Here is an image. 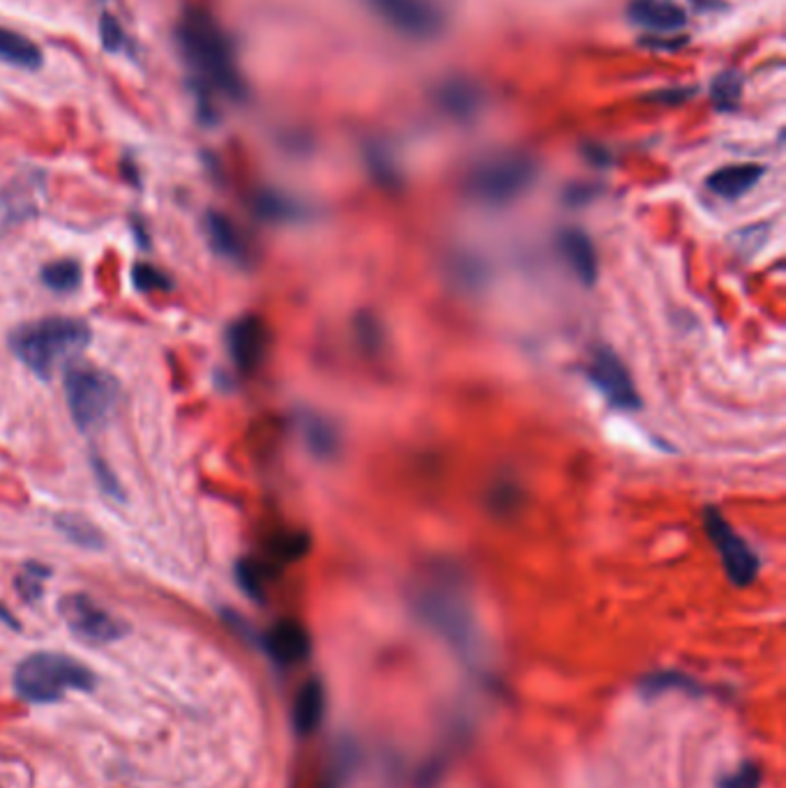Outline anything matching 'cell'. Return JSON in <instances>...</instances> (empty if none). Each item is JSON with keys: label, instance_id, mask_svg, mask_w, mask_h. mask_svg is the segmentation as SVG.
I'll return each instance as SVG.
<instances>
[{"label": "cell", "instance_id": "cell-1", "mask_svg": "<svg viewBox=\"0 0 786 788\" xmlns=\"http://www.w3.org/2000/svg\"><path fill=\"white\" fill-rule=\"evenodd\" d=\"M178 42L190 67L199 74L203 90L217 88L229 99H245L247 86L235 51L217 21L205 10L192 8L178 23Z\"/></svg>", "mask_w": 786, "mask_h": 788}, {"label": "cell", "instance_id": "cell-2", "mask_svg": "<svg viewBox=\"0 0 786 788\" xmlns=\"http://www.w3.org/2000/svg\"><path fill=\"white\" fill-rule=\"evenodd\" d=\"M91 337L93 332L82 319L46 317L12 330L10 349L38 379L51 381L63 362L88 349Z\"/></svg>", "mask_w": 786, "mask_h": 788}, {"label": "cell", "instance_id": "cell-3", "mask_svg": "<svg viewBox=\"0 0 786 788\" xmlns=\"http://www.w3.org/2000/svg\"><path fill=\"white\" fill-rule=\"evenodd\" d=\"M14 692L25 703H56L67 692H91L97 685L95 673L63 652H33L21 660L12 678Z\"/></svg>", "mask_w": 786, "mask_h": 788}, {"label": "cell", "instance_id": "cell-4", "mask_svg": "<svg viewBox=\"0 0 786 788\" xmlns=\"http://www.w3.org/2000/svg\"><path fill=\"white\" fill-rule=\"evenodd\" d=\"M65 400L74 425L91 434L111 419L120 400V385L95 364L72 362L65 370Z\"/></svg>", "mask_w": 786, "mask_h": 788}, {"label": "cell", "instance_id": "cell-5", "mask_svg": "<svg viewBox=\"0 0 786 788\" xmlns=\"http://www.w3.org/2000/svg\"><path fill=\"white\" fill-rule=\"evenodd\" d=\"M415 604L421 616L453 646L466 648L474 641V616L455 572L443 574L436 569L429 576V584L417 590Z\"/></svg>", "mask_w": 786, "mask_h": 788}, {"label": "cell", "instance_id": "cell-6", "mask_svg": "<svg viewBox=\"0 0 786 788\" xmlns=\"http://www.w3.org/2000/svg\"><path fill=\"white\" fill-rule=\"evenodd\" d=\"M538 175V167L531 157L521 152L493 155L480 162L468 175L466 188L470 196L489 203L503 205L527 192Z\"/></svg>", "mask_w": 786, "mask_h": 788}, {"label": "cell", "instance_id": "cell-7", "mask_svg": "<svg viewBox=\"0 0 786 788\" xmlns=\"http://www.w3.org/2000/svg\"><path fill=\"white\" fill-rule=\"evenodd\" d=\"M59 614L70 632L91 646H107L127 637L129 625L86 593H70L59 601Z\"/></svg>", "mask_w": 786, "mask_h": 788}, {"label": "cell", "instance_id": "cell-8", "mask_svg": "<svg viewBox=\"0 0 786 788\" xmlns=\"http://www.w3.org/2000/svg\"><path fill=\"white\" fill-rule=\"evenodd\" d=\"M374 14L408 40H434L445 31V10L438 0H367Z\"/></svg>", "mask_w": 786, "mask_h": 788}, {"label": "cell", "instance_id": "cell-9", "mask_svg": "<svg viewBox=\"0 0 786 788\" xmlns=\"http://www.w3.org/2000/svg\"><path fill=\"white\" fill-rule=\"evenodd\" d=\"M703 529L705 535H709V540L713 542V546L718 549L729 582L739 588L754 584V579L758 576V558L752 546L731 529L720 510L715 508L705 510Z\"/></svg>", "mask_w": 786, "mask_h": 788}, {"label": "cell", "instance_id": "cell-10", "mask_svg": "<svg viewBox=\"0 0 786 788\" xmlns=\"http://www.w3.org/2000/svg\"><path fill=\"white\" fill-rule=\"evenodd\" d=\"M586 374L593 381V385L605 394L609 404L623 411H637L641 406L639 390L630 376V372L625 370V364L616 353L609 349H597L586 366Z\"/></svg>", "mask_w": 786, "mask_h": 788}, {"label": "cell", "instance_id": "cell-11", "mask_svg": "<svg viewBox=\"0 0 786 788\" xmlns=\"http://www.w3.org/2000/svg\"><path fill=\"white\" fill-rule=\"evenodd\" d=\"M226 349L243 374H254L270 349V330L256 313H245L226 328Z\"/></svg>", "mask_w": 786, "mask_h": 788}, {"label": "cell", "instance_id": "cell-12", "mask_svg": "<svg viewBox=\"0 0 786 788\" xmlns=\"http://www.w3.org/2000/svg\"><path fill=\"white\" fill-rule=\"evenodd\" d=\"M203 233L208 245H211L217 256L235 263V266L241 268L252 263L249 241L231 217L217 213V210H211V213H205L203 217Z\"/></svg>", "mask_w": 786, "mask_h": 788}, {"label": "cell", "instance_id": "cell-13", "mask_svg": "<svg viewBox=\"0 0 786 788\" xmlns=\"http://www.w3.org/2000/svg\"><path fill=\"white\" fill-rule=\"evenodd\" d=\"M264 648L279 664H298L309 654V635L296 620H279L264 635Z\"/></svg>", "mask_w": 786, "mask_h": 788}, {"label": "cell", "instance_id": "cell-14", "mask_svg": "<svg viewBox=\"0 0 786 788\" xmlns=\"http://www.w3.org/2000/svg\"><path fill=\"white\" fill-rule=\"evenodd\" d=\"M627 17H630V21L637 23L639 29L660 35L678 33L680 29H686L688 23L686 12L669 3V0H633L630 8H627Z\"/></svg>", "mask_w": 786, "mask_h": 788}, {"label": "cell", "instance_id": "cell-15", "mask_svg": "<svg viewBox=\"0 0 786 788\" xmlns=\"http://www.w3.org/2000/svg\"><path fill=\"white\" fill-rule=\"evenodd\" d=\"M764 171L766 169L762 164H752V162L722 167L709 178V190L722 199H739L747 194L756 182L762 180Z\"/></svg>", "mask_w": 786, "mask_h": 788}, {"label": "cell", "instance_id": "cell-16", "mask_svg": "<svg viewBox=\"0 0 786 788\" xmlns=\"http://www.w3.org/2000/svg\"><path fill=\"white\" fill-rule=\"evenodd\" d=\"M561 252L567 258L570 268L574 270V275L580 277L586 286L595 284L597 279V254L595 247L591 243V238L582 231H565L561 235Z\"/></svg>", "mask_w": 786, "mask_h": 788}, {"label": "cell", "instance_id": "cell-17", "mask_svg": "<svg viewBox=\"0 0 786 788\" xmlns=\"http://www.w3.org/2000/svg\"><path fill=\"white\" fill-rule=\"evenodd\" d=\"M0 63L35 72L42 67L44 56L42 49L31 38L0 25Z\"/></svg>", "mask_w": 786, "mask_h": 788}, {"label": "cell", "instance_id": "cell-18", "mask_svg": "<svg viewBox=\"0 0 786 788\" xmlns=\"http://www.w3.org/2000/svg\"><path fill=\"white\" fill-rule=\"evenodd\" d=\"M326 707V694L319 680H309L296 696L294 703V726L300 735H309L319 728Z\"/></svg>", "mask_w": 786, "mask_h": 788}, {"label": "cell", "instance_id": "cell-19", "mask_svg": "<svg viewBox=\"0 0 786 788\" xmlns=\"http://www.w3.org/2000/svg\"><path fill=\"white\" fill-rule=\"evenodd\" d=\"M300 434L307 443V448L311 450V455H317L321 459H330L332 455H337L339 434L326 417H321L317 413H302L300 415Z\"/></svg>", "mask_w": 786, "mask_h": 788}, {"label": "cell", "instance_id": "cell-20", "mask_svg": "<svg viewBox=\"0 0 786 788\" xmlns=\"http://www.w3.org/2000/svg\"><path fill=\"white\" fill-rule=\"evenodd\" d=\"M40 279H42V284L49 288V291H54V294H72V291H76L78 286H82V279H84L82 263L74 260V258L51 260V263H46V266L42 268Z\"/></svg>", "mask_w": 786, "mask_h": 788}, {"label": "cell", "instance_id": "cell-21", "mask_svg": "<svg viewBox=\"0 0 786 788\" xmlns=\"http://www.w3.org/2000/svg\"><path fill=\"white\" fill-rule=\"evenodd\" d=\"M56 529L76 546H84V549H102L104 546L102 531L84 514H74V512L59 514Z\"/></svg>", "mask_w": 786, "mask_h": 788}, {"label": "cell", "instance_id": "cell-22", "mask_svg": "<svg viewBox=\"0 0 786 788\" xmlns=\"http://www.w3.org/2000/svg\"><path fill=\"white\" fill-rule=\"evenodd\" d=\"M254 210L258 217L270 222H291L302 215V205L294 199H288L277 192H261L254 201Z\"/></svg>", "mask_w": 786, "mask_h": 788}, {"label": "cell", "instance_id": "cell-23", "mask_svg": "<svg viewBox=\"0 0 786 788\" xmlns=\"http://www.w3.org/2000/svg\"><path fill=\"white\" fill-rule=\"evenodd\" d=\"M641 690L646 694H662V692H699L697 688V682L683 673H678V671H660V673H652V675H646L641 680Z\"/></svg>", "mask_w": 786, "mask_h": 788}, {"label": "cell", "instance_id": "cell-24", "mask_svg": "<svg viewBox=\"0 0 786 788\" xmlns=\"http://www.w3.org/2000/svg\"><path fill=\"white\" fill-rule=\"evenodd\" d=\"M49 576H51V569H49L46 565L35 563V561H29V563L23 565L21 574L17 576L14 586H17L19 595H21L25 601L33 604V601H38V599L42 597V593H44V582L49 579Z\"/></svg>", "mask_w": 786, "mask_h": 788}, {"label": "cell", "instance_id": "cell-25", "mask_svg": "<svg viewBox=\"0 0 786 788\" xmlns=\"http://www.w3.org/2000/svg\"><path fill=\"white\" fill-rule=\"evenodd\" d=\"M266 565H261L258 561L252 558H243L235 565V579H238V586L252 597V599H264V584H266Z\"/></svg>", "mask_w": 786, "mask_h": 788}, {"label": "cell", "instance_id": "cell-26", "mask_svg": "<svg viewBox=\"0 0 786 788\" xmlns=\"http://www.w3.org/2000/svg\"><path fill=\"white\" fill-rule=\"evenodd\" d=\"M132 284L141 294H160V291H171L173 288L171 275L157 266H150V263H137L132 268Z\"/></svg>", "mask_w": 786, "mask_h": 788}, {"label": "cell", "instance_id": "cell-27", "mask_svg": "<svg viewBox=\"0 0 786 788\" xmlns=\"http://www.w3.org/2000/svg\"><path fill=\"white\" fill-rule=\"evenodd\" d=\"M307 549H309V535H305V533H288V535H282L273 544V556L277 561L291 563V561L302 558L307 554Z\"/></svg>", "mask_w": 786, "mask_h": 788}, {"label": "cell", "instance_id": "cell-28", "mask_svg": "<svg viewBox=\"0 0 786 788\" xmlns=\"http://www.w3.org/2000/svg\"><path fill=\"white\" fill-rule=\"evenodd\" d=\"M711 97L715 102V107H720L722 111H729L731 107H736V102L741 97V84L739 78L733 74H722L713 82L711 88Z\"/></svg>", "mask_w": 786, "mask_h": 788}, {"label": "cell", "instance_id": "cell-29", "mask_svg": "<svg viewBox=\"0 0 786 788\" xmlns=\"http://www.w3.org/2000/svg\"><path fill=\"white\" fill-rule=\"evenodd\" d=\"M91 466H93V472H95V480H97L99 489H102L104 493H107V496L116 498V501H125V491H123L120 480L116 478L114 468H111L107 461H104L102 457H97V455L91 459Z\"/></svg>", "mask_w": 786, "mask_h": 788}, {"label": "cell", "instance_id": "cell-30", "mask_svg": "<svg viewBox=\"0 0 786 788\" xmlns=\"http://www.w3.org/2000/svg\"><path fill=\"white\" fill-rule=\"evenodd\" d=\"M99 38H102V44H104V49L109 51V54H118L120 49L127 46V35L123 31V25L111 14H102V19H99Z\"/></svg>", "mask_w": 786, "mask_h": 788}, {"label": "cell", "instance_id": "cell-31", "mask_svg": "<svg viewBox=\"0 0 786 788\" xmlns=\"http://www.w3.org/2000/svg\"><path fill=\"white\" fill-rule=\"evenodd\" d=\"M491 503H493V510H499V512L508 514V512L519 503V489H517V484H510V482L496 484V487L491 489Z\"/></svg>", "mask_w": 786, "mask_h": 788}, {"label": "cell", "instance_id": "cell-32", "mask_svg": "<svg viewBox=\"0 0 786 788\" xmlns=\"http://www.w3.org/2000/svg\"><path fill=\"white\" fill-rule=\"evenodd\" d=\"M758 770L754 766H743L736 775H731L722 788H758Z\"/></svg>", "mask_w": 786, "mask_h": 788}, {"label": "cell", "instance_id": "cell-33", "mask_svg": "<svg viewBox=\"0 0 786 788\" xmlns=\"http://www.w3.org/2000/svg\"><path fill=\"white\" fill-rule=\"evenodd\" d=\"M358 330H360V339L364 341V347H379V339H381V328L374 319L370 317H362L358 321Z\"/></svg>", "mask_w": 786, "mask_h": 788}, {"label": "cell", "instance_id": "cell-34", "mask_svg": "<svg viewBox=\"0 0 786 788\" xmlns=\"http://www.w3.org/2000/svg\"><path fill=\"white\" fill-rule=\"evenodd\" d=\"M0 622H3V625H8L10 629H21V625H19V620L14 618V614L6 607V604H0Z\"/></svg>", "mask_w": 786, "mask_h": 788}]
</instances>
